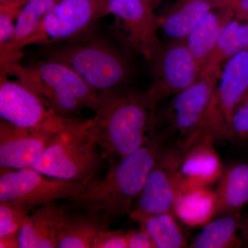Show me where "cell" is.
I'll list each match as a JSON object with an SVG mask.
<instances>
[{"label": "cell", "mask_w": 248, "mask_h": 248, "mask_svg": "<svg viewBox=\"0 0 248 248\" xmlns=\"http://www.w3.org/2000/svg\"><path fill=\"white\" fill-rule=\"evenodd\" d=\"M169 138L164 130H156L144 146L117 162L111 160L104 177L90 181L81 193L68 202L108 218L129 215Z\"/></svg>", "instance_id": "obj_1"}, {"label": "cell", "mask_w": 248, "mask_h": 248, "mask_svg": "<svg viewBox=\"0 0 248 248\" xmlns=\"http://www.w3.org/2000/svg\"><path fill=\"white\" fill-rule=\"evenodd\" d=\"M156 110L147 91H104L93 110L91 130L107 156L122 159L144 146L156 131Z\"/></svg>", "instance_id": "obj_2"}, {"label": "cell", "mask_w": 248, "mask_h": 248, "mask_svg": "<svg viewBox=\"0 0 248 248\" xmlns=\"http://www.w3.org/2000/svg\"><path fill=\"white\" fill-rule=\"evenodd\" d=\"M1 76H14L59 115L67 118H74L84 109L94 110L100 94L70 67L53 59L29 66L15 62L1 68Z\"/></svg>", "instance_id": "obj_3"}, {"label": "cell", "mask_w": 248, "mask_h": 248, "mask_svg": "<svg viewBox=\"0 0 248 248\" xmlns=\"http://www.w3.org/2000/svg\"><path fill=\"white\" fill-rule=\"evenodd\" d=\"M91 120L78 119L56 134L32 169L48 177L86 184L103 164L100 146L91 130Z\"/></svg>", "instance_id": "obj_4"}, {"label": "cell", "mask_w": 248, "mask_h": 248, "mask_svg": "<svg viewBox=\"0 0 248 248\" xmlns=\"http://www.w3.org/2000/svg\"><path fill=\"white\" fill-rule=\"evenodd\" d=\"M47 51V58L70 67L99 93L117 89L129 79L131 73L126 59L102 39L72 40Z\"/></svg>", "instance_id": "obj_5"}, {"label": "cell", "mask_w": 248, "mask_h": 248, "mask_svg": "<svg viewBox=\"0 0 248 248\" xmlns=\"http://www.w3.org/2000/svg\"><path fill=\"white\" fill-rule=\"evenodd\" d=\"M221 67L206 66L194 84L171 97L164 110L155 114L157 124H166L164 131L177 134V144L184 151L190 148L203 128L214 91L219 80Z\"/></svg>", "instance_id": "obj_6"}, {"label": "cell", "mask_w": 248, "mask_h": 248, "mask_svg": "<svg viewBox=\"0 0 248 248\" xmlns=\"http://www.w3.org/2000/svg\"><path fill=\"white\" fill-rule=\"evenodd\" d=\"M85 185L48 177L32 168L1 169L0 202H8L31 210L56 201L71 200L82 192Z\"/></svg>", "instance_id": "obj_7"}, {"label": "cell", "mask_w": 248, "mask_h": 248, "mask_svg": "<svg viewBox=\"0 0 248 248\" xmlns=\"http://www.w3.org/2000/svg\"><path fill=\"white\" fill-rule=\"evenodd\" d=\"M248 93V50L228 60L214 91L199 140H226L232 116Z\"/></svg>", "instance_id": "obj_8"}, {"label": "cell", "mask_w": 248, "mask_h": 248, "mask_svg": "<svg viewBox=\"0 0 248 248\" xmlns=\"http://www.w3.org/2000/svg\"><path fill=\"white\" fill-rule=\"evenodd\" d=\"M0 117L18 127L60 132L78 119L59 115L20 81L0 77Z\"/></svg>", "instance_id": "obj_9"}, {"label": "cell", "mask_w": 248, "mask_h": 248, "mask_svg": "<svg viewBox=\"0 0 248 248\" xmlns=\"http://www.w3.org/2000/svg\"><path fill=\"white\" fill-rule=\"evenodd\" d=\"M107 0H60L50 10L33 35L23 43L29 45L63 44L79 38L104 17Z\"/></svg>", "instance_id": "obj_10"}, {"label": "cell", "mask_w": 248, "mask_h": 248, "mask_svg": "<svg viewBox=\"0 0 248 248\" xmlns=\"http://www.w3.org/2000/svg\"><path fill=\"white\" fill-rule=\"evenodd\" d=\"M103 15L115 17V31L121 39L148 61L162 46L158 37L159 17L143 0H107Z\"/></svg>", "instance_id": "obj_11"}, {"label": "cell", "mask_w": 248, "mask_h": 248, "mask_svg": "<svg viewBox=\"0 0 248 248\" xmlns=\"http://www.w3.org/2000/svg\"><path fill=\"white\" fill-rule=\"evenodd\" d=\"M184 151L182 147H166L139 195L130 218L138 222L148 215L173 212L180 185V167Z\"/></svg>", "instance_id": "obj_12"}, {"label": "cell", "mask_w": 248, "mask_h": 248, "mask_svg": "<svg viewBox=\"0 0 248 248\" xmlns=\"http://www.w3.org/2000/svg\"><path fill=\"white\" fill-rule=\"evenodd\" d=\"M153 83L147 93L155 107L182 92L200 78L201 71L185 41L163 45L151 60Z\"/></svg>", "instance_id": "obj_13"}, {"label": "cell", "mask_w": 248, "mask_h": 248, "mask_svg": "<svg viewBox=\"0 0 248 248\" xmlns=\"http://www.w3.org/2000/svg\"><path fill=\"white\" fill-rule=\"evenodd\" d=\"M59 132L25 128L0 120V166L30 169Z\"/></svg>", "instance_id": "obj_14"}, {"label": "cell", "mask_w": 248, "mask_h": 248, "mask_svg": "<svg viewBox=\"0 0 248 248\" xmlns=\"http://www.w3.org/2000/svg\"><path fill=\"white\" fill-rule=\"evenodd\" d=\"M214 139L205 137L184 151L180 184L209 186L219 181L224 169L214 147Z\"/></svg>", "instance_id": "obj_15"}, {"label": "cell", "mask_w": 248, "mask_h": 248, "mask_svg": "<svg viewBox=\"0 0 248 248\" xmlns=\"http://www.w3.org/2000/svg\"><path fill=\"white\" fill-rule=\"evenodd\" d=\"M66 212L55 202L39 207L19 230V248H58L59 233Z\"/></svg>", "instance_id": "obj_16"}, {"label": "cell", "mask_w": 248, "mask_h": 248, "mask_svg": "<svg viewBox=\"0 0 248 248\" xmlns=\"http://www.w3.org/2000/svg\"><path fill=\"white\" fill-rule=\"evenodd\" d=\"M234 17L232 4L209 11L190 31L185 42L201 71L213 54L223 28Z\"/></svg>", "instance_id": "obj_17"}, {"label": "cell", "mask_w": 248, "mask_h": 248, "mask_svg": "<svg viewBox=\"0 0 248 248\" xmlns=\"http://www.w3.org/2000/svg\"><path fill=\"white\" fill-rule=\"evenodd\" d=\"M232 4V0H177L159 17V29L169 42L185 41L192 28L209 11Z\"/></svg>", "instance_id": "obj_18"}, {"label": "cell", "mask_w": 248, "mask_h": 248, "mask_svg": "<svg viewBox=\"0 0 248 248\" xmlns=\"http://www.w3.org/2000/svg\"><path fill=\"white\" fill-rule=\"evenodd\" d=\"M217 205L216 191L208 186L180 184L173 213L187 226H203L216 218Z\"/></svg>", "instance_id": "obj_19"}, {"label": "cell", "mask_w": 248, "mask_h": 248, "mask_svg": "<svg viewBox=\"0 0 248 248\" xmlns=\"http://www.w3.org/2000/svg\"><path fill=\"white\" fill-rule=\"evenodd\" d=\"M60 0H28L16 21L14 37L7 45L0 48L1 68L19 62L22 46L35 33L47 14Z\"/></svg>", "instance_id": "obj_20"}, {"label": "cell", "mask_w": 248, "mask_h": 248, "mask_svg": "<svg viewBox=\"0 0 248 248\" xmlns=\"http://www.w3.org/2000/svg\"><path fill=\"white\" fill-rule=\"evenodd\" d=\"M67 210L60 233L58 248H93L94 240L107 228L108 218L92 210Z\"/></svg>", "instance_id": "obj_21"}, {"label": "cell", "mask_w": 248, "mask_h": 248, "mask_svg": "<svg viewBox=\"0 0 248 248\" xmlns=\"http://www.w3.org/2000/svg\"><path fill=\"white\" fill-rule=\"evenodd\" d=\"M216 193L217 217L239 213L248 205V163H235L226 168L219 179Z\"/></svg>", "instance_id": "obj_22"}, {"label": "cell", "mask_w": 248, "mask_h": 248, "mask_svg": "<svg viewBox=\"0 0 248 248\" xmlns=\"http://www.w3.org/2000/svg\"><path fill=\"white\" fill-rule=\"evenodd\" d=\"M242 220L239 213L217 217L204 225L189 248H232L244 246Z\"/></svg>", "instance_id": "obj_23"}, {"label": "cell", "mask_w": 248, "mask_h": 248, "mask_svg": "<svg viewBox=\"0 0 248 248\" xmlns=\"http://www.w3.org/2000/svg\"><path fill=\"white\" fill-rule=\"evenodd\" d=\"M173 212L148 215L138 221L144 230L155 248L188 247L185 236Z\"/></svg>", "instance_id": "obj_24"}, {"label": "cell", "mask_w": 248, "mask_h": 248, "mask_svg": "<svg viewBox=\"0 0 248 248\" xmlns=\"http://www.w3.org/2000/svg\"><path fill=\"white\" fill-rule=\"evenodd\" d=\"M246 50H248V23L234 17L222 30L206 66L221 67L224 62Z\"/></svg>", "instance_id": "obj_25"}, {"label": "cell", "mask_w": 248, "mask_h": 248, "mask_svg": "<svg viewBox=\"0 0 248 248\" xmlns=\"http://www.w3.org/2000/svg\"><path fill=\"white\" fill-rule=\"evenodd\" d=\"M30 210L22 206L0 202V238L19 234Z\"/></svg>", "instance_id": "obj_26"}, {"label": "cell", "mask_w": 248, "mask_h": 248, "mask_svg": "<svg viewBox=\"0 0 248 248\" xmlns=\"http://www.w3.org/2000/svg\"><path fill=\"white\" fill-rule=\"evenodd\" d=\"M246 146L248 142V93L232 116L226 140Z\"/></svg>", "instance_id": "obj_27"}, {"label": "cell", "mask_w": 248, "mask_h": 248, "mask_svg": "<svg viewBox=\"0 0 248 248\" xmlns=\"http://www.w3.org/2000/svg\"><path fill=\"white\" fill-rule=\"evenodd\" d=\"M24 5L22 3L0 4V48L12 40L16 27L15 21Z\"/></svg>", "instance_id": "obj_28"}, {"label": "cell", "mask_w": 248, "mask_h": 248, "mask_svg": "<svg viewBox=\"0 0 248 248\" xmlns=\"http://www.w3.org/2000/svg\"><path fill=\"white\" fill-rule=\"evenodd\" d=\"M93 248H128L127 232L105 228L97 235Z\"/></svg>", "instance_id": "obj_29"}, {"label": "cell", "mask_w": 248, "mask_h": 248, "mask_svg": "<svg viewBox=\"0 0 248 248\" xmlns=\"http://www.w3.org/2000/svg\"><path fill=\"white\" fill-rule=\"evenodd\" d=\"M128 248H155L149 235L144 230H132L127 232Z\"/></svg>", "instance_id": "obj_30"}, {"label": "cell", "mask_w": 248, "mask_h": 248, "mask_svg": "<svg viewBox=\"0 0 248 248\" xmlns=\"http://www.w3.org/2000/svg\"><path fill=\"white\" fill-rule=\"evenodd\" d=\"M234 17L248 23V0H232Z\"/></svg>", "instance_id": "obj_31"}, {"label": "cell", "mask_w": 248, "mask_h": 248, "mask_svg": "<svg viewBox=\"0 0 248 248\" xmlns=\"http://www.w3.org/2000/svg\"><path fill=\"white\" fill-rule=\"evenodd\" d=\"M0 248H19L18 234L13 235V236H5V237L0 238Z\"/></svg>", "instance_id": "obj_32"}, {"label": "cell", "mask_w": 248, "mask_h": 248, "mask_svg": "<svg viewBox=\"0 0 248 248\" xmlns=\"http://www.w3.org/2000/svg\"><path fill=\"white\" fill-rule=\"evenodd\" d=\"M242 231H241V235H242L243 240L244 241L245 245L248 246V215L242 218Z\"/></svg>", "instance_id": "obj_33"}, {"label": "cell", "mask_w": 248, "mask_h": 248, "mask_svg": "<svg viewBox=\"0 0 248 248\" xmlns=\"http://www.w3.org/2000/svg\"><path fill=\"white\" fill-rule=\"evenodd\" d=\"M144 2L146 3V4H148L151 9L153 10L157 8L159 6V5L161 4V1L162 0H143Z\"/></svg>", "instance_id": "obj_34"}, {"label": "cell", "mask_w": 248, "mask_h": 248, "mask_svg": "<svg viewBox=\"0 0 248 248\" xmlns=\"http://www.w3.org/2000/svg\"><path fill=\"white\" fill-rule=\"evenodd\" d=\"M28 0H0V4H7V3H22L25 4Z\"/></svg>", "instance_id": "obj_35"}, {"label": "cell", "mask_w": 248, "mask_h": 248, "mask_svg": "<svg viewBox=\"0 0 248 248\" xmlns=\"http://www.w3.org/2000/svg\"><path fill=\"white\" fill-rule=\"evenodd\" d=\"M246 146H247V147H248V142L247 144H246Z\"/></svg>", "instance_id": "obj_36"}]
</instances>
